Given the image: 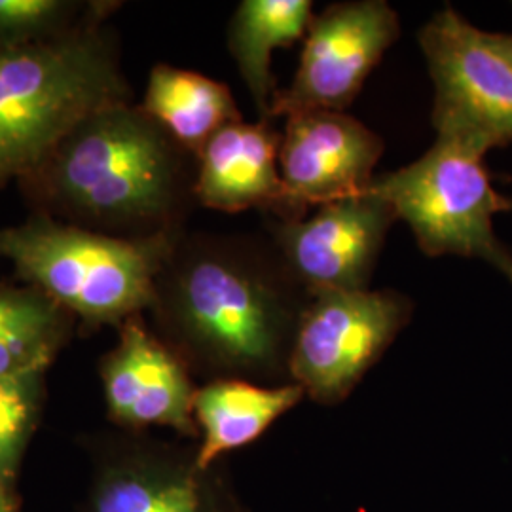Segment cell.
<instances>
[{
	"label": "cell",
	"mask_w": 512,
	"mask_h": 512,
	"mask_svg": "<svg viewBox=\"0 0 512 512\" xmlns=\"http://www.w3.org/2000/svg\"><path fill=\"white\" fill-rule=\"evenodd\" d=\"M412 310V300L397 291L311 296L294 342L293 384L315 404L344 403L410 323Z\"/></svg>",
	"instance_id": "cell-7"
},
{
	"label": "cell",
	"mask_w": 512,
	"mask_h": 512,
	"mask_svg": "<svg viewBox=\"0 0 512 512\" xmlns=\"http://www.w3.org/2000/svg\"><path fill=\"white\" fill-rule=\"evenodd\" d=\"M118 346L103 365L105 399L110 416L129 427H171L196 437V387L190 370L145 327L141 315L120 325Z\"/></svg>",
	"instance_id": "cell-11"
},
{
	"label": "cell",
	"mask_w": 512,
	"mask_h": 512,
	"mask_svg": "<svg viewBox=\"0 0 512 512\" xmlns=\"http://www.w3.org/2000/svg\"><path fill=\"white\" fill-rule=\"evenodd\" d=\"M382 154L384 141L346 112L287 116L279 145L283 200L275 219H304L311 207L363 194Z\"/></svg>",
	"instance_id": "cell-10"
},
{
	"label": "cell",
	"mask_w": 512,
	"mask_h": 512,
	"mask_svg": "<svg viewBox=\"0 0 512 512\" xmlns=\"http://www.w3.org/2000/svg\"><path fill=\"white\" fill-rule=\"evenodd\" d=\"M105 4L54 37L0 46V190L92 114L129 103Z\"/></svg>",
	"instance_id": "cell-3"
},
{
	"label": "cell",
	"mask_w": 512,
	"mask_h": 512,
	"mask_svg": "<svg viewBox=\"0 0 512 512\" xmlns=\"http://www.w3.org/2000/svg\"><path fill=\"white\" fill-rule=\"evenodd\" d=\"M480 150L437 137L420 160L374 177L368 186L404 220L427 256L480 258L512 283L511 249L497 238L494 217L512 211Z\"/></svg>",
	"instance_id": "cell-5"
},
{
	"label": "cell",
	"mask_w": 512,
	"mask_h": 512,
	"mask_svg": "<svg viewBox=\"0 0 512 512\" xmlns=\"http://www.w3.org/2000/svg\"><path fill=\"white\" fill-rule=\"evenodd\" d=\"M141 107L196 158L217 131L241 122L228 86L171 65H156L150 71Z\"/></svg>",
	"instance_id": "cell-16"
},
{
	"label": "cell",
	"mask_w": 512,
	"mask_h": 512,
	"mask_svg": "<svg viewBox=\"0 0 512 512\" xmlns=\"http://www.w3.org/2000/svg\"><path fill=\"white\" fill-rule=\"evenodd\" d=\"M198 158L141 105L99 110L18 183L35 213L112 238L184 232Z\"/></svg>",
	"instance_id": "cell-2"
},
{
	"label": "cell",
	"mask_w": 512,
	"mask_h": 512,
	"mask_svg": "<svg viewBox=\"0 0 512 512\" xmlns=\"http://www.w3.org/2000/svg\"><path fill=\"white\" fill-rule=\"evenodd\" d=\"M8 482L10 480L0 476V512H16L14 499H12V494L8 490Z\"/></svg>",
	"instance_id": "cell-20"
},
{
	"label": "cell",
	"mask_w": 512,
	"mask_h": 512,
	"mask_svg": "<svg viewBox=\"0 0 512 512\" xmlns=\"http://www.w3.org/2000/svg\"><path fill=\"white\" fill-rule=\"evenodd\" d=\"M435 84L433 126L482 154L512 143V65L484 33L450 6L418 35Z\"/></svg>",
	"instance_id": "cell-6"
},
{
	"label": "cell",
	"mask_w": 512,
	"mask_h": 512,
	"mask_svg": "<svg viewBox=\"0 0 512 512\" xmlns=\"http://www.w3.org/2000/svg\"><path fill=\"white\" fill-rule=\"evenodd\" d=\"M181 234L112 238L35 213L0 228V260L84 323L122 325L150 310L156 277Z\"/></svg>",
	"instance_id": "cell-4"
},
{
	"label": "cell",
	"mask_w": 512,
	"mask_h": 512,
	"mask_svg": "<svg viewBox=\"0 0 512 512\" xmlns=\"http://www.w3.org/2000/svg\"><path fill=\"white\" fill-rule=\"evenodd\" d=\"M67 313L35 287L0 283V376L46 372L67 329Z\"/></svg>",
	"instance_id": "cell-17"
},
{
	"label": "cell",
	"mask_w": 512,
	"mask_h": 512,
	"mask_svg": "<svg viewBox=\"0 0 512 512\" xmlns=\"http://www.w3.org/2000/svg\"><path fill=\"white\" fill-rule=\"evenodd\" d=\"M93 512H247L220 480L202 471L194 454L147 452L110 471Z\"/></svg>",
	"instance_id": "cell-13"
},
{
	"label": "cell",
	"mask_w": 512,
	"mask_h": 512,
	"mask_svg": "<svg viewBox=\"0 0 512 512\" xmlns=\"http://www.w3.org/2000/svg\"><path fill=\"white\" fill-rule=\"evenodd\" d=\"M279 145L281 133L270 120L224 126L198 154L196 202L222 213L264 209L275 215L283 200Z\"/></svg>",
	"instance_id": "cell-12"
},
{
	"label": "cell",
	"mask_w": 512,
	"mask_h": 512,
	"mask_svg": "<svg viewBox=\"0 0 512 512\" xmlns=\"http://www.w3.org/2000/svg\"><path fill=\"white\" fill-rule=\"evenodd\" d=\"M42 374L0 376V476L10 480L37 421Z\"/></svg>",
	"instance_id": "cell-18"
},
{
	"label": "cell",
	"mask_w": 512,
	"mask_h": 512,
	"mask_svg": "<svg viewBox=\"0 0 512 512\" xmlns=\"http://www.w3.org/2000/svg\"><path fill=\"white\" fill-rule=\"evenodd\" d=\"M492 40H494L495 48L512 65V35H495V33H492Z\"/></svg>",
	"instance_id": "cell-21"
},
{
	"label": "cell",
	"mask_w": 512,
	"mask_h": 512,
	"mask_svg": "<svg viewBox=\"0 0 512 512\" xmlns=\"http://www.w3.org/2000/svg\"><path fill=\"white\" fill-rule=\"evenodd\" d=\"M306 399L296 384L260 385L245 380H213L196 389L194 420L202 442L196 465L215 467L224 454L260 439L275 421Z\"/></svg>",
	"instance_id": "cell-14"
},
{
	"label": "cell",
	"mask_w": 512,
	"mask_h": 512,
	"mask_svg": "<svg viewBox=\"0 0 512 512\" xmlns=\"http://www.w3.org/2000/svg\"><path fill=\"white\" fill-rule=\"evenodd\" d=\"M306 293L270 238L186 234L154 283L162 342L213 380L287 385Z\"/></svg>",
	"instance_id": "cell-1"
},
{
	"label": "cell",
	"mask_w": 512,
	"mask_h": 512,
	"mask_svg": "<svg viewBox=\"0 0 512 512\" xmlns=\"http://www.w3.org/2000/svg\"><path fill=\"white\" fill-rule=\"evenodd\" d=\"M310 0H243L228 25V50L262 120L274 101L272 52L306 38L313 21Z\"/></svg>",
	"instance_id": "cell-15"
},
{
	"label": "cell",
	"mask_w": 512,
	"mask_h": 512,
	"mask_svg": "<svg viewBox=\"0 0 512 512\" xmlns=\"http://www.w3.org/2000/svg\"><path fill=\"white\" fill-rule=\"evenodd\" d=\"M74 12L59 0H0V46L54 37L78 21Z\"/></svg>",
	"instance_id": "cell-19"
},
{
	"label": "cell",
	"mask_w": 512,
	"mask_h": 512,
	"mask_svg": "<svg viewBox=\"0 0 512 512\" xmlns=\"http://www.w3.org/2000/svg\"><path fill=\"white\" fill-rule=\"evenodd\" d=\"M399 16L384 0L332 4L311 21L298 71L277 90L270 120L296 112H344L399 38Z\"/></svg>",
	"instance_id": "cell-8"
},
{
	"label": "cell",
	"mask_w": 512,
	"mask_h": 512,
	"mask_svg": "<svg viewBox=\"0 0 512 512\" xmlns=\"http://www.w3.org/2000/svg\"><path fill=\"white\" fill-rule=\"evenodd\" d=\"M395 209L370 188L317 207L311 217L277 220L270 236L298 285L310 294L366 291Z\"/></svg>",
	"instance_id": "cell-9"
}]
</instances>
